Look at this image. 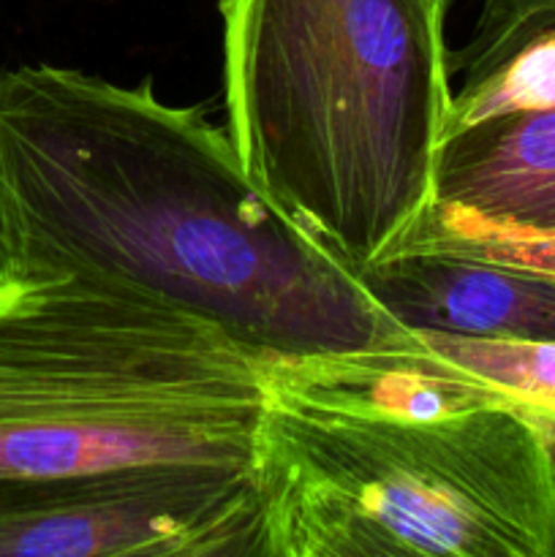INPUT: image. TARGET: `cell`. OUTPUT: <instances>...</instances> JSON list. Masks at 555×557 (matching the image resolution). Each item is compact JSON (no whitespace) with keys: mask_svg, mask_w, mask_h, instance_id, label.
Here are the masks:
<instances>
[{"mask_svg":"<svg viewBox=\"0 0 555 557\" xmlns=\"http://www.w3.org/2000/svg\"><path fill=\"white\" fill-rule=\"evenodd\" d=\"M125 283L278 354L417 332L272 201L205 103L58 63L0 69V281Z\"/></svg>","mask_w":555,"mask_h":557,"instance_id":"obj_1","label":"cell"},{"mask_svg":"<svg viewBox=\"0 0 555 557\" xmlns=\"http://www.w3.org/2000/svg\"><path fill=\"white\" fill-rule=\"evenodd\" d=\"M250 484L261 557H555L547 438L419 335L267 354Z\"/></svg>","mask_w":555,"mask_h":557,"instance_id":"obj_2","label":"cell"},{"mask_svg":"<svg viewBox=\"0 0 555 557\" xmlns=\"http://www.w3.org/2000/svg\"><path fill=\"white\" fill-rule=\"evenodd\" d=\"M226 131L248 177L357 272L435 205L452 103L428 0H221Z\"/></svg>","mask_w":555,"mask_h":557,"instance_id":"obj_3","label":"cell"},{"mask_svg":"<svg viewBox=\"0 0 555 557\" xmlns=\"http://www.w3.org/2000/svg\"><path fill=\"white\" fill-rule=\"evenodd\" d=\"M267 354L125 283L0 281V482L248 476Z\"/></svg>","mask_w":555,"mask_h":557,"instance_id":"obj_4","label":"cell"},{"mask_svg":"<svg viewBox=\"0 0 555 557\" xmlns=\"http://www.w3.org/2000/svg\"><path fill=\"white\" fill-rule=\"evenodd\" d=\"M0 557H261V517L250 473L0 482Z\"/></svg>","mask_w":555,"mask_h":557,"instance_id":"obj_5","label":"cell"},{"mask_svg":"<svg viewBox=\"0 0 555 557\" xmlns=\"http://www.w3.org/2000/svg\"><path fill=\"white\" fill-rule=\"evenodd\" d=\"M411 330L555 341V277L444 250L403 248L359 272Z\"/></svg>","mask_w":555,"mask_h":557,"instance_id":"obj_6","label":"cell"},{"mask_svg":"<svg viewBox=\"0 0 555 557\" xmlns=\"http://www.w3.org/2000/svg\"><path fill=\"white\" fill-rule=\"evenodd\" d=\"M435 201L495 221L555 228V109L446 136Z\"/></svg>","mask_w":555,"mask_h":557,"instance_id":"obj_7","label":"cell"},{"mask_svg":"<svg viewBox=\"0 0 555 557\" xmlns=\"http://www.w3.org/2000/svg\"><path fill=\"white\" fill-rule=\"evenodd\" d=\"M430 357L531 419L555 455V341L417 330Z\"/></svg>","mask_w":555,"mask_h":557,"instance_id":"obj_8","label":"cell"},{"mask_svg":"<svg viewBox=\"0 0 555 557\" xmlns=\"http://www.w3.org/2000/svg\"><path fill=\"white\" fill-rule=\"evenodd\" d=\"M403 248L473 256L555 277V228L495 221L439 201L397 250Z\"/></svg>","mask_w":555,"mask_h":557,"instance_id":"obj_9","label":"cell"},{"mask_svg":"<svg viewBox=\"0 0 555 557\" xmlns=\"http://www.w3.org/2000/svg\"><path fill=\"white\" fill-rule=\"evenodd\" d=\"M555 109V25L528 38L511 58L473 87L452 92L446 136L488 120Z\"/></svg>","mask_w":555,"mask_h":557,"instance_id":"obj_10","label":"cell"},{"mask_svg":"<svg viewBox=\"0 0 555 557\" xmlns=\"http://www.w3.org/2000/svg\"><path fill=\"white\" fill-rule=\"evenodd\" d=\"M553 25L555 0H479L471 38L466 47L449 54L452 76H460L457 90L482 82L528 38Z\"/></svg>","mask_w":555,"mask_h":557,"instance_id":"obj_11","label":"cell"},{"mask_svg":"<svg viewBox=\"0 0 555 557\" xmlns=\"http://www.w3.org/2000/svg\"><path fill=\"white\" fill-rule=\"evenodd\" d=\"M428 5L430 9L435 11V14L441 16V20L446 22V11H449V5H452V0H428Z\"/></svg>","mask_w":555,"mask_h":557,"instance_id":"obj_12","label":"cell"}]
</instances>
